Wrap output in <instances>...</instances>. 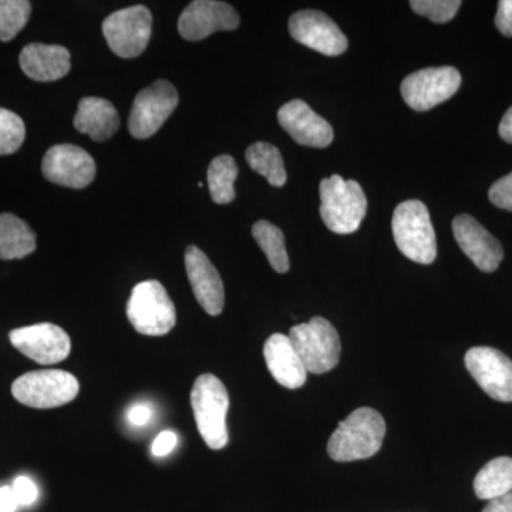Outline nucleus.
<instances>
[{
  "instance_id": "nucleus-1",
  "label": "nucleus",
  "mask_w": 512,
  "mask_h": 512,
  "mask_svg": "<svg viewBox=\"0 0 512 512\" xmlns=\"http://www.w3.org/2000/svg\"><path fill=\"white\" fill-rule=\"evenodd\" d=\"M386 436L382 414L370 407H360L340 421L330 436L328 454L338 463L366 460L379 453Z\"/></svg>"
},
{
  "instance_id": "nucleus-2",
  "label": "nucleus",
  "mask_w": 512,
  "mask_h": 512,
  "mask_svg": "<svg viewBox=\"0 0 512 512\" xmlns=\"http://www.w3.org/2000/svg\"><path fill=\"white\" fill-rule=\"evenodd\" d=\"M320 217L335 234L356 232L365 220L367 200L357 181L343 180L340 175L325 178L320 183Z\"/></svg>"
},
{
  "instance_id": "nucleus-3",
  "label": "nucleus",
  "mask_w": 512,
  "mask_h": 512,
  "mask_svg": "<svg viewBox=\"0 0 512 512\" xmlns=\"http://www.w3.org/2000/svg\"><path fill=\"white\" fill-rule=\"evenodd\" d=\"M392 229L397 248L410 261L421 265H430L436 261V232L430 212L423 202L409 200L397 205Z\"/></svg>"
},
{
  "instance_id": "nucleus-4",
  "label": "nucleus",
  "mask_w": 512,
  "mask_h": 512,
  "mask_svg": "<svg viewBox=\"0 0 512 512\" xmlns=\"http://www.w3.org/2000/svg\"><path fill=\"white\" fill-rule=\"evenodd\" d=\"M191 406L202 440L212 450H222L229 441L227 387L217 376L201 375L191 390Z\"/></svg>"
},
{
  "instance_id": "nucleus-5",
  "label": "nucleus",
  "mask_w": 512,
  "mask_h": 512,
  "mask_svg": "<svg viewBox=\"0 0 512 512\" xmlns=\"http://www.w3.org/2000/svg\"><path fill=\"white\" fill-rule=\"evenodd\" d=\"M289 339L308 373L323 375L338 366L342 345L338 330L329 320L316 316L293 326Z\"/></svg>"
},
{
  "instance_id": "nucleus-6",
  "label": "nucleus",
  "mask_w": 512,
  "mask_h": 512,
  "mask_svg": "<svg viewBox=\"0 0 512 512\" xmlns=\"http://www.w3.org/2000/svg\"><path fill=\"white\" fill-rule=\"evenodd\" d=\"M127 318L141 335L164 336L177 322V311L170 296L158 281L134 286L127 303Z\"/></svg>"
},
{
  "instance_id": "nucleus-7",
  "label": "nucleus",
  "mask_w": 512,
  "mask_h": 512,
  "mask_svg": "<svg viewBox=\"0 0 512 512\" xmlns=\"http://www.w3.org/2000/svg\"><path fill=\"white\" fill-rule=\"evenodd\" d=\"M79 392V380L64 370H35L20 376L12 384L13 397L32 409L64 406L73 402Z\"/></svg>"
},
{
  "instance_id": "nucleus-8",
  "label": "nucleus",
  "mask_w": 512,
  "mask_h": 512,
  "mask_svg": "<svg viewBox=\"0 0 512 512\" xmlns=\"http://www.w3.org/2000/svg\"><path fill=\"white\" fill-rule=\"evenodd\" d=\"M153 30V15L146 6L117 10L103 22V35L111 52L123 59H133L147 49Z\"/></svg>"
},
{
  "instance_id": "nucleus-9",
  "label": "nucleus",
  "mask_w": 512,
  "mask_h": 512,
  "mask_svg": "<svg viewBox=\"0 0 512 512\" xmlns=\"http://www.w3.org/2000/svg\"><path fill=\"white\" fill-rule=\"evenodd\" d=\"M178 101L180 97L177 89L167 80H157L141 90L134 100L128 119L131 136L138 140L154 136L177 109Z\"/></svg>"
},
{
  "instance_id": "nucleus-10",
  "label": "nucleus",
  "mask_w": 512,
  "mask_h": 512,
  "mask_svg": "<svg viewBox=\"0 0 512 512\" xmlns=\"http://www.w3.org/2000/svg\"><path fill=\"white\" fill-rule=\"evenodd\" d=\"M461 74L456 67H429L407 76L402 83V96L410 109L427 111L439 106L458 92Z\"/></svg>"
},
{
  "instance_id": "nucleus-11",
  "label": "nucleus",
  "mask_w": 512,
  "mask_h": 512,
  "mask_svg": "<svg viewBox=\"0 0 512 512\" xmlns=\"http://www.w3.org/2000/svg\"><path fill=\"white\" fill-rule=\"evenodd\" d=\"M466 367L491 399L512 402V360L494 348L477 346L466 353Z\"/></svg>"
},
{
  "instance_id": "nucleus-12",
  "label": "nucleus",
  "mask_w": 512,
  "mask_h": 512,
  "mask_svg": "<svg viewBox=\"0 0 512 512\" xmlns=\"http://www.w3.org/2000/svg\"><path fill=\"white\" fill-rule=\"evenodd\" d=\"M9 339L20 353L40 365H56L63 362L72 350L69 335L53 323H37L12 330Z\"/></svg>"
},
{
  "instance_id": "nucleus-13",
  "label": "nucleus",
  "mask_w": 512,
  "mask_h": 512,
  "mask_svg": "<svg viewBox=\"0 0 512 512\" xmlns=\"http://www.w3.org/2000/svg\"><path fill=\"white\" fill-rule=\"evenodd\" d=\"M42 173L50 183L82 190L93 183L96 163L82 147L59 144L45 154Z\"/></svg>"
},
{
  "instance_id": "nucleus-14",
  "label": "nucleus",
  "mask_w": 512,
  "mask_h": 512,
  "mask_svg": "<svg viewBox=\"0 0 512 512\" xmlns=\"http://www.w3.org/2000/svg\"><path fill=\"white\" fill-rule=\"evenodd\" d=\"M289 33L296 42L325 56L343 55L349 46L339 26L319 10H301L292 15Z\"/></svg>"
},
{
  "instance_id": "nucleus-15",
  "label": "nucleus",
  "mask_w": 512,
  "mask_h": 512,
  "mask_svg": "<svg viewBox=\"0 0 512 512\" xmlns=\"http://www.w3.org/2000/svg\"><path fill=\"white\" fill-rule=\"evenodd\" d=\"M238 26L237 10L217 0H195L178 19V32L190 42H198L217 32H229Z\"/></svg>"
},
{
  "instance_id": "nucleus-16",
  "label": "nucleus",
  "mask_w": 512,
  "mask_h": 512,
  "mask_svg": "<svg viewBox=\"0 0 512 512\" xmlns=\"http://www.w3.org/2000/svg\"><path fill=\"white\" fill-rule=\"evenodd\" d=\"M454 238L464 252L483 272L497 271L504 258L500 241L494 238L471 215L461 214L453 221Z\"/></svg>"
},
{
  "instance_id": "nucleus-17",
  "label": "nucleus",
  "mask_w": 512,
  "mask_h": 512,
  "mask_svg": "<svg viewBox=\"0 0 512 512\" xmlns=\"http://www.w3.org/2000/svg\"><path fill=\"white\" fill-rule=\"evenodd\" d=\"M185 269L195 299L208 315L218 316L224 311L225 289L220 272L200 248L190 245L185 251Z\"/></svg>"
},
{
  "instance_id": "nucleus-18",
  "label": "nucleus",
  "mask_w": 512,
  "mask_h": 512,
  "mask_svg": "<svg viewBox=\"0 0 512 512\" xmlns=\"http://www.w3.org/2000/svg\"><path fill=\"white\" fill-rule=\"evenodd\" d=\"M281 127L301 146L325 148L333 141V128L303 100H292L278 111Z\"/></svg>"
},
{
  "instance_id": "nucleus-19",
  "label": "nucleus",
  "mask_w": 512,
  "mask_h": 512,
  "mask_svg": "<svg viewBox=\"0 0 512 512\" xmlns=\"http://www.w3.org/2000/svg\"><path fill=\"white\" fill-rule=\"evenodd\" d=\"M264 357L269 373L281 386L293 390L306 383L308 370L293 348L289 336L282 333L269 336L264 346Z\"/></svg>"
},
{
  "instance_id": "nucleus-20",
  "label": "nucleus",
  "mask_w": 512,
  "mask_h": 512,
  "mask_svg": "<svg viewBox=\"0 0 512 512\" xmlns=\"http://www.w3.org/2000/svg\"><path fill=\"white\" fill-rule=\"evenodd\" d=\"M20 67L35 82H56L70 72V52L59 45L30 43L19 56Z\"/></svg>"
},
{
  "instance_id": "nucleus-21",
  "label": "nucleus",
  "mask_w": 512,
  "mask_h": 512,
  "mask_svg": "<svg viewBox=\"0 0 512 512\" xmlns=\"http://www.w3.org/2000/svg\"><path fill=\"white\" fill-rule=\"evenodd\" d=\"M74 127L97 143L110 140L120 127V116L109 100L83 97L74 116Z\"/></svg>"
},
{
  "instance_id": "nucleus-22",
  "label": "nucleus",
  "mask_w": 512,
  "mask_h": 512,
  "mask_svg": "<svg viewBox=\"0 0 512 512\" xmlns=\"http://www.w3.org/2000/svg\"><path fill=\"white\" fill-rule=\"evenodd\" d=\"M36 249V234L25 221L16 215L0 214V259L12 261L33 254Z\"/></svg>"
},
{
  "instance_id": "nucleus-23",
  "label": "nucleus",
  "mask_w": 512,
  "mask_h": 512,
  "mask_svg": "<svg viewBox=\"0 0 512 512\" xmlns=\"http://www.w3.org/2000/svg\"><path fill=\"white\" fill-rule=\"evenodd\" d=\"M474 493L488 501L512 493V458L498 457L485 464L474 478Z\"/></svg>"
},
{
  "instance_id": "nucleus-24",
  "label": "nucleus",
  "mask_w": 512,
  "mask_h": 512,
  "mask_svg": "<svg viewBox=\"0 0 512 512\" xmlns=\"http://www.w3.org/2000/svg\"><path fill=\"white\" fill-rule=\"evenodd\" d=\"M245 157H247L249 167L255 173L265 177L272 187H284L288 177H286L284 158L278 148L259 141L248 148Z\"/></svg>"
},
{
  "instance_id": "nucleus-25",
  "label": "nucleus",
  "mask_w": 512,
  "mask_h": 512,
  "mask_svg": "<svg viewBox=\"0 0 512 512\" xmlns=\"http://www.w3.org/2000/svg\"><path fill=\"white\" fill-rule=\"evenodd\" d=\"M238 177V165L234 158L224 154L214 158L208 167V187L212 201L217 204H229L235 198V181Z\"/></svg>"
},
{
  "instance_id": "nucleus-26",
  "label": "nucleus",
  "mask_w": 512,
  "mask_h": 512,
  "mask_svg": "<svg viewBox=\"0 0 512 512\" xmlns=\"http://www.w3.org/2000/svg\"><path fill=\"white\" fill-rule=\"evenodd\" d=\"M252 235L258 242L259 248L265 252L269 264L278 274H286L289 271L288 252L285 247L284 232L268 221H258L252 227Z\"/></svg>"
},
{
  "instance_id": "nucleus-27",
  "label": "nucleus",
  "mask_w": 512,
  "mask_h": 512,
  "mask_svg": "<svg viewBox=\"0 0 512 512\" xmlns=\"http://www.w3.org/2000/svg\"><path fill=\"white\" fill-rule=\"evenodd\" d=\"M32 3L28 0H0V42H10L28 25Z\"/></svg>"
},
{
  "instance_id": "nucleus-28",
  "label": "nucleus",
  "mask_w": 512,
  "mask_h": 512,
  "mask_svg": "<svg viewBox=\"0 0 512 512\" xmlns=\"http://www.w3.org/2000/svg\"><path fill=\"white\" fill-rule=\"evenodd\" d=\"M25 137V123L18 114L0 107V156L16 153Z\"/></svg>"
},
{
  "instance_id": "nucleus-29",
  "label": "nucleus",
  "mask_w": 512,
  "mask_h": 512,
  "mask_svg": "<svg viewBox=\"0 0 512 512\" xmlns=\"http://www.w3.org/2000/svg\"><path fill=\"white\" fill-rule=\"evenodd\" d=\"M460 0H412L410 8L434 23L450 22L460 9Z\"/></svg>"
},
{
  "instance_id": "nucleus-30",
  "label": "nucleus",
  "mask_w": 512,
  "mask_h": 512,
  "mask_svg": "<svg viewBox=\"0 0 512 512\" xmlns=\"http://www.w3.org/2000/svg\"><path fill=\"white\" fill-rule=\"evenodd\" d=\"M488 197L495 207L512 212V173L495 181L491 185Z\"/></svg>"
},
{
  "instance_id": "nucleus-31",
  "label": "nucleus",
  "mask_w": 512,
  "mask_h": 512,
  "mask_svg": "<svg viewBox=\"0 0 512 512\" xmlns=\"http://www.w3.org/2000/svg\"><path fill=\"white\" fill-rule=\"evenodd\" d=\"M12 490L19 507H29V505L35 504L37 497H39V490L29 477L20 476L16 478L13 481Z\"/></svg>"
},
{
  "instance_id": "nucleus-32",
  "label": "nucleus",
  "mask_w": 512,
  "mask_h": 512,
  "mask_svg": "<svg viewBox=\"0 0 512 512\" xmlns=\"http://www.w3.org/2000/svg\"><path fill=\"white\" fill-rule=\"evenodd\" d=\"M495 26L500 30L501 35L512 37V0L498 2Z\"/></svg>"
},
{
  "instance_id": "nucleus-33",
  "label": "nucleus",
  "mask_w": 512,
  "mask_h": 512,
  "mask_svg": "<svg viewBox=\"0 0 512 512\" xmlns=\"http://www.w3.org/2000/svg\"><path fill=\"white\" fill-rule=\"evenodd\" d=\"M177 441V434L173 433V431H163V433L158 434L157 439L154 440L151 450H153L154 456H167V454H170L175 446H177Z\"/></svg>"
},
{
  "instance_id": "nucleus-34",
  "label": "nucleus",
  "mask_w": 512,
  "mask_h": 512,
  "mask_svg": "<svg viewBox=\"0 0 512 512\" xmlns=\"http://www.w3.org/2000/svg\"><path fill=\"white\" fill-rule=\"evenodd\" d=\"M128 420L133 426H146L148 421L153 417V412H151L150 407L146 406V404H136V406L131 407L127 413Z\"/></svg>"
},
{
  "instance_id": "nucleus-35",
  "label": "nucleus",
  "mask_w": 512,
  "mask_h": 512,
  "mask_svg": "<svg viewBox=\"0 0 512 512\" xmlns=\"http://www.w3.org/2000/svg\"><path fill=\"white\" fill-rule=\"evenodd\" d=\"M18 508L19 504L12 487H8V485L0 487V512H16Z\"/></svg>"
},
{
  "instance_id": "nucleus-36",
  "label": "nucleus",
  "mask_w": 512,
  "mask_h": 512,
  "mask_svg": "<svg viewBox=\"0 0 512 512\" xmlns=\"http://www.w3.org/2000/svg\"><path fill=\"white\" fill-rule=\"evenodd\" d=\"M483 512H512V493L488 501Z\"/></svg>"
},
{
  "instance_id": "nucleus-37",
  "label": "nucleus",
  "mask_w": 512,
  "mask_h": 512,
  "mask_svg": "<svg viewBox=\"0 0 512 512\" xmlns=\"http://www.w3.org/2000/svg\"><path fill=\"white\" fill-rule=\"evenodd\" d=\"M498 133H500V137L503 138L504 141L512 144V107L504 114L500 128H498Z\"/></svg>"
}]
</instances>
